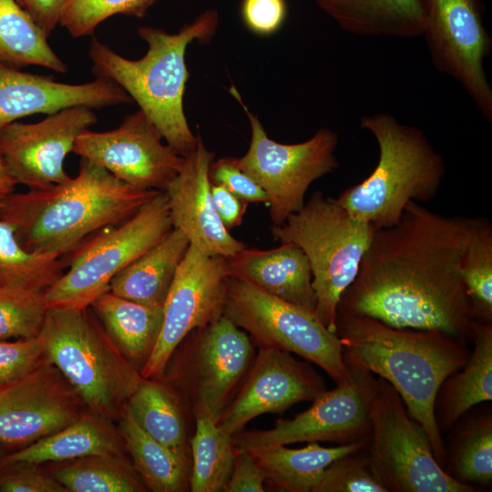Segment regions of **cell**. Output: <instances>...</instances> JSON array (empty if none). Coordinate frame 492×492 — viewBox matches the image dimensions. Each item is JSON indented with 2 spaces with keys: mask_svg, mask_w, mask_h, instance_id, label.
Here are the masks:
<instances>
[{
  "mask_svg": "<svg viewBox=\"0 0 492 492\" xmlns=\"http://www.w3.org/2000/svg\"><path fill=\"white\" fill-rule=\"evenodd\" d=\"M468 227V217L410 201L395 225L374 231L337 312L470 337L476 318L461 272Z\"/></svg>",
  "mask_w": 492,
  "mask_h": 492,
  "instance_id": "1",
  "label": "cell"
},
{
  "mask_svg": "<svg viewBox=\"0 0 492 492\" xmlns=\"http://www.w3.org/2000/svg\"><path fill=\"white\" fill-rule=\"evenodd\" d=\"M336 334L348 368L376 374L401 396L425 431L444 468L446 447L435 417L438 390L469 357L465 340L437 330L396 328L377 319L337 312Z\"/></svg>",
  "mask_w": 492,
  "mask_h": 492,
  "instance_id": "2",
  "label": "cell"
},
{
  "mask_svg": "<svg viewBox=\"0 0 492 492\" xmlns=\"http://www.w3.org/2000/svg\"><path fill=\"white\" fill-rule=\"evenodd\" d=\"M160 190L134 188L81 159L78 173L42 190L4 194L0 220L28 252L64 258L99 231L132 217Z\"/></svg>",
  "mask_w": 492,
  "mask_h": 492,
  "instance_id": "3",
  "label": "cell"
},
{
  "mask_svg": "<svg viewBox=\"0 0 492 492\" xmlns=\"http://www.w3.org/2000/svg\"><path fill=\"white\" fill-rule=\"evenodd\" d=\"M219 13L208 9L174 34L140 26L138 34L148 44L139 59H128L94 37L88 56L91 71L119 86L136 101L166 143L185 158L196 148L199 136L190 128L183 110V96L190 74L185 62L188 46L209 42L219 26Z\"/></svg>",
  "mask_w": 492,
  "mask_h": 492,
  "instance_id": "4",
  "label": "cell"
},
{
  "mask_svg": "<svg viewBox=\"0 0 492 492\" xmlns=\"http://www.w3.org/2000/svg\"><path fill=\"white\" fill-rule=\"evenodd\" d=\"M360 127L374 137L378 160L368 177L346 188L335 200L376 231L395 225L410 201L435 198L446 169L424 130L401 123L390 113L364 116Z\"/></svg>",
  "mask_w": 492,
  "mask_h": 492,
  "instance_id": "5",
  "label": "cell"
},
{
  "mask_svg": "<svg viewBox=\"0 0 492 492\" xmlns=\"http://www.w3.org/2000/svg\"><path fill=\"white\" fill-rule=\"evenodd\" d=\"M39 336L46 360L90 412L106 419L123 414L142 377L88 307H48Z\"/></svg>",
  "mask_w": 492,
  "mask_h": 492,
  "instance_id": "6",
  "label": "cell"
},
{
  "mask_svg": "<svg viewBox=\"0 0 492 492\" xmlns=\"http://www.w3.org/2000/svg\"><path fill=\"white\" fill-rule=\"evenodd\" d=\"M271 231L275 241L294 243L305 253L316 298L314 313L335 333L341 297L358 273L374 228L316 190L283 224L272 225Z\"/></svg>",
  "mask_w": 492,
  "mask_h": 492,
  "instance_id": "7",
  "label": "cell"
},
{
  "mask_svg": "<svg viewBox=\"0 0 492 492\" xmlns=\"http://www.w3.org/2000/svg\"><path fill=\"white\" fill-rule=\"evenodd\" d=\"M173 229L159 191L124 222L95 233L64 257L68 270L45 291L47 307H89L111 280Z\"/></svg>",
  "mask_w": 492,
  "mask_h": 492,
  "instance_id": "8",
  "label": "cell"
},
{
  "mask_svg": "<svg viewBox=\"0 0 492 492\" xmlns=\"http://www.w3.org/2000/svg\"><path fill=\"white\" fill-rule=\"evenodd\" d=\"M369 413L367 453L387 492L475 491L438 464L425 431L408 415L396 390L381 377L374 380Z\"/></svg>",
  "mask_w": 492,
  "mask_h": 492,
  "instance_id": "9",
  "label": "cell"
},
{
  "mask_svg": "<svg viewBox=\"0 0 492 492\" xmlns=\"http://www.w3.org/2000/svg\"><path fill=\"white\" fill-rule=\"evenodd\" d=\"M223 314L243 330L259 349L277 348L293 353L320 366L337 384L351 376L340 339L313 311L231 275Z\"/></svg>",
  "mask_w": 492,
  "mask_h": 492,
  "instance_id": "10",
  "label": "cell"
},
{
  "mask_svg": "<svg viewBox=\"0 0 492 492\" xmlns=\"http://www.w3.org/2000/svg\"><path fill=\"white\" fill-rule=\"evenodd\" d=\"M230 92L242 107L251 130L248 151L237 159V164L265 191L272 225H282L302 208L311 184L339 167L335 155L338 135L321 128L305 141L279 143L267 136L235 87Z\"/></svg>",
  "mask_w": 492,
  "mask_h": 492,
  "instance_id": "11",
  "label": "cell"
},
{
  "mask_svg": "<svg viewBox=\"0 0 492 492\" xmlns=\"http://www.w3.org/2000/svg\"><path fill=\"white\" fill-rule=\"evenodd\" d=\"M425 37L436 69L457 81L487 121H492V87L485 60L492 37L482 0H425Z\"/></svg>",
  "mask_w": 492,
  "mask_h": 492,
  "instance_id": "12",
  "label": "cell"
},
{
  "mask_svg": "<svg viewBox=\"0 0 492 492\" xmlns=\"http://www.w3.org/2000/svg\"><path fill=\"white\" fill-rule=\"evenodd\" d=\"M228 259L210 255L190 244L163 304V321L155 347L139 374L160 379L177 347L194 330L223 314Z\"/></svg>",
  "mask_w": 492,
  "mask_h": 492,
  "instance_id": "13",
  "label": "cell"
},
{
  "mask_svg": "<svg viewBox=\"0 0 492 492\" xmlns=\"http://www.w3.org/2000/svg\"><path fill=\"white\" fill-rule=\"evenodd\" d=\"M348 369L351 376L346 382L323 392L294 418L279 420L267 430L233 435L235 447L254 451L300 442L328 441L340 445L368 442L369 404L375 378L367 371Z\"/></svg>",
  "mask_w": 492,
  "mask_h": 492,
  "instance_id": "14",
  "label": "cell"
},
{
  "mask_svg": "<svg viewBox=\"0 0 492 492\" xmlns=\"http://www.w3.org/2000/svg\"><path fill=\"white\" fill-rule=\"evenodd\" d=\"M141 110L127 115L116 128L84 130L72 152L138 189L165 191L185 158L176 153Z\"/></svg>",
  "mask_w": 492,
  "mask_h": 492,
  "instance_id": "15",
  "label": "cell"
},
{
  "mask_svg": "<svg viewBox=\"0 0 492 492\" xmlns=\"http://www.w3.org/2000/svg\"><path fill=\"white\" fill-rule=\"evenodd\" d=\"M97 122L92 108L76 106L36 123L15 121L0 128V155L15 185L42 190L70 178L64 169L77 138Z\"/></svg>",
  "mask_w": 492,
  "mask_h": 492,
  "instance_id": "16",
  "label": "cell"
},
{
  "mask_svg": "<svg viewBox=\"0 0 492 492\" xmlns=\"http://www.w3.org/2000/svg\"><path fill=\"white\" fill-rule=\"evenodd\" d=\"M85 404L48 361L0 389V443L30 445L78 419Z\"/></svg>",
  "mask_w": 492,
  "mask_h": 492,
  "instance_id": "17",
  "label": "cell"
},
{
  "mask_svg": "<svg viewBox=\"0 0 492 492\" xmlns=\"http://www.w3.org/2000/svg\"><path fill=\"white\" fill-rule=\"evenodd\" d=\"M190 333L187 382L193 411L219 421L254 360V343L224 314Z\"/></svg>",
  "mask_w": 492,
  "mask_h": 492,
  "instance_id": "18",
  "label": "cell"
},
{
  "mask_svg": "<svg viewBox=\"0 0 492 492\" xmlns=\"http://www.w3.org/2000/svg\"><path fill=\"white\" fill-rule=\"evenodd\" d=\"M248 372L218 421L231 436L261 415L284 412L326 391L323 379L312 366L282 349L260 348Z\"/></svg>",
  "mask_w": 492,
  "mask_h": 492,
  "instance_id": "19",
  "label": "cell"
},
{
  "mask_svg": "<svg viewBox=\"0 0 492 492\" xmlns=\"http://www.w3.org/2000/svg\"><path fill=\"white\" fill-rule=\"evenodd\" d=\"M214 153L199 136L195 149L185 157L180 171L165 193L173 228L200 251L228 259L246 245L230 233L216 211L210 177Z\"/></svg>",
  "mask_w": 492,
  "mask_h": 492,
  "instance_id": "20",
  "label": "cell"
},
{
  "mask_svg": "<svg viewBox=\"0 0 492 492\" xmlns=\"http://www.w3.org/2000/svg\"><path fill=\"white\" fill-rule=\"evenodd\" d=\"M131 101L119 86L107 78L67 84L0 62V128L31 115H50L76 106L101 108Z\"/></svg>",
  "mask_w": 492,
  "mask_h": 492,
  "instance_id": "21",
  "label": "cell"
},
{
  "mask_svg": "<svg viewBox=\"0 0 492 492\" xmlns=\"http://www.w3.org/2000/svg\"><path fill=\"white\" fill-rule=\"evenodd\" d=\"M231 275L280 299L314 312L316 298L308 259L292 242L260 250L244 247L228 258Z\"/></svg>",
  "mask_w": 492,
  "mask_h": 492,
  "instance_id": "22",
  "label": "cell"
},
{
  "mask_svg": "<svg viewBox=\"0 0 492 492\" xmlns=\"http://www.w3.org/2000/svg\"><path fill=\"white\" fill-rule=\"evenodd\" d=\"M338 26L353 35L413 38L423 36L425 0H315Z\"/></svg>",
  "mask_w": 492,
  "mask_h": 492,
  "instance_id": "23",
  "label": "cell"
},
{
  "mask_svg": "<svg viewBox=\"0 0 492 492\" xmlns=\"http://www.w3.org/2000/svg\"><path fill=\"white\" fill-rule=\"evenodd\" d=\"M474 350L441 384L435 402L439 431H446L471 407L492 399V321L474 320Z\"/></svg>",
  "mask_w": 492,
  "mask_h": 492,
  "instance_id": "24",
  "label": "cell"
},
{
  "mask_svg": "<svg viewBox=\"0 0 492 492\" xmlns=\"http://www.w3.org/2000/svg\"><path fill=\"white\" fill-rule=\"evenodd\" d=\"M189 246L187 237L173 228L161 241L120 271L111 280L109 291L136 302L163 307Z\"/></svg>",
  "mask_w": 492,
  "mask_h": 492,
  "instance_id": "25",
  "label": "cell"
},
{
  "mask_svg": "<svg viewBox=\"0 0 492 492\" xmlns=\"http://www.w3.org/2000/svg\"><path fill=\"white\" fill-rule=\"evenodd\" d=\"M113 343L138 371L157 343L163 321V307L136 302L109 290L89 305Z\"/></svg>",
  "mask_w": 492,
  "mask_h": 492,
  "instance_id": "26",
  "label": "cell"
},
{
  "mask_svg": "<svg viewBox=\"0 0 492 492\" xmlns=\"http://www.w3.org/2000/svg\"><path fill=\"white\" fill-rule=\"evenodd\" d=\"M123 439L106 423V418L83 414L64 428L40 438L25 448L4 456L0 463L27 462L39 465L89 456H121Z\"/></svg>",
  "mask_w": 492,
  "mask_h": 492,
  "instance_id": "27",
  "label": "cell"
},
{
  "mask_svg": "<svg viewBox=\"0 0 492 492\" xmlns=\"http://www.w3.org/2000/svg\"><path fill=\"white\" fill-rule=\"evenodd\" d=\"M368 442L324 447L310 442L302 448L276 446L249 451L266 474L267 481L288 492H313L324 469L340 456L357 450Z\"/></svg>",
  "mask_w": 492,
  "mask_h": 492,
  "instance_id": "28",
  "label": "cell"
},
{
  "mask_svg": "<svg viewBox=\"0 0 492 492\" xmlns=\"http://www.w3.org/2000/svg\"><path fill=\"white\" fill-rule=\"evenodd\" d=\"M139 427L188 461L186 433L179 401L158 379L142 378L127 404Z\"/></svg>",
  "mask_w": 492,
  "mask_h": 492,
  "instance_id": "29",
  "label": "cell"
},
{
  "mask_svg": "<svg viewBox=\"0 0 492 492\" xmlns=\"http://www.w3.org/2000/svg\"><path fill=\"white\" fill-rule=\"evenodd\" d=\"M120 435L142 482L154 492L183 491L188 461L147 435L129 412L121 415Z\"/></svg>",
  "mask_w": 492,
  "mask_h": 492,
  "instance_id": "30",
  "label": "cell"
},
{
  "mask_svg": "<svg viewBox=\"0 0 492 492\" xmlns=\"http://www.w3.org/2000/svg\"><path fill=\"white\" fill-rule=\"evenodd\" d=\"M48 36L15 0H0V62L17 68L37 66L58 73L67 65L51 48Z\"/></svg>",
  "mask_w": 492,
  "mask_h": 492,
  "instance_id": "31",
  "label": "cell"
},
{
  "mask_svg": "<svg viewBox=\"0 0 492 492\" xmlns=\"http://www.w3.org/2000/svg\"><path fill=\"white\" fill-rule=\"evenodd\" d=\"M194 415L196 430L190 445V488L192 492L224 491L236 455L232 436L210 415L202 412Z\"/></svg>",
  "mask_w": 492,
  "mask_h": 492,
  "instance_id": "32",
  "label": "cell"
},
{
  "mask_svg": "<svg viewBox=\"0 0 492 492\" xmlns=\"http://www.w3.org/2000/svg\"><path fill=\"white\" fill-rule=\"evenodd\" d=\"M4 194L0 192V199ZM66 267L64 258L24 250L14 228L0 220V285L46 291L61 277Z\"/></svg>",
  "mask_w": 492,
  "mask_h": 492,
  "instance_id": "33",
  "label": "cell"
},
{
  "mask_svg": "<svg viewBox=\"0 0 492 492\" xmlns=\"http://www.w3.org/2000/svg\"><path fill=\"white\" fill-rule=\"evenodd\" d=\"M445 466V471L459 482L491 483V413L472 417L460 426L446 455Z\"/></svg>",
  "mask_w": 492,
  "mask_h": 492,
  "instance_id": "34",
  "label": "cell"
},
{
  "mask_svg": "<svg viewBox=\"0 0 492 492\" xmlns=\"http://www.w3.org/2000/svg\"><path fill=\"white\" fill-rule=\"evenodd\" d=\"M121 456H89L67 464L52 475L70 492H138L143 482Z\"/></svg>",
  "mask_w": 492,
  "mask_h": 492,
  "instance_id": "35",
  "label": "cell"
},
{
  "mask_svg": "<svg viewBox=\"0 0 492 492\" xmlns=\"http://www.w3.org/2000/svg\"><path fill=\"white\" fill-rule=\"evenodd\" d=\"M461 272L476 320L492 321V225L486 218H469Z\"/></svg>",
  "mask_w": 492,
  "mask_h": 492,
  "instance_id": "36",
  "label": "cell"
},
{
  "mask_svg": "<svg viewBox=\"0 0 492 492\" xmlns=\"http://www.w3.org/2000/svg\"><path fill=\"white\" fill-rule=\"evenodd\" d=\"M47 309L45 291L0 285V340L38 336Z\"/></svg>",
  "mask_w": 492,
  "mask_h": 492,
  "instance_id": "37",
  "label": "cell"
},
{
  "mask_svg": "<svg viewBox=\"0 0 492 492\" xmlns=\"http://www.w3.org/2000/svg\"><path fill=\"white\" fill-rule=\"evenodd\" d=\"M155 0H69L59 25L74 37L91 36L114 15L141 18Z\"/></svg>",
  "mask_w": 492,
  "mask_h": 492,
  "instance_id": "38",
  "label": "cell"
},
{
  "mask_svg": "<svg viewBox=\"0 0 492 492\" xmlns=\"http://www.w3.org/2000/svg\"><path fill=\"white\" fill-rule=\"evenodd\" d=\"M313 492H387L374 475L367 445L332 462Z\"/></svg>",
  "mask_w": 492,
  "mask_h": 492,
  "instance_id": "39",
  "label": "cell"
},
{
  "mask_svg": "<svg viewBox=\"0 0 492 492\" xmlns=\"http://www.w3.org/2000/svg\"><path fill=\"white\" fill-rule=\"evenodd\" d=\"M46 361L39 335L15 342L0 340V389L27 375Z\"/></svg>",
  "mask_w": 492,
  "mask_h": 492,
  "instance_id": "40",
  "label": "cell"
},
{
  "mask_svg": "<svg viewBox=\"0 0 492 492\" xmlns=\"http://www.w3.org/2000/svg\"><path fill=\"white\" fill-rule=\"evenodd\" d=\"M27 462L0 463V491L3 492H66L52 476Z\"/></svg>",
  "mask_w": 492,
  "mask_h": 492,
  "instance_id": "41",
  "label": "cell"
},
{
  "mask_svg": "<svg viewBox=\"0 0 492 492\" xmlns=\"http://www.w3.org/2000/svg\"><path fill=\"white\" fill-rule=\"evenodd\" d=\"M210 177L212 184L223 186L248 204H268L265 191L239 168L235 158H221L212 161Z\"/></svg>",
  "mask_w": 492,
  "mask_h": 492,
  "instance_id": "42",
  "label": "cell"
},
{
  "mask_svg": "<svg viewBox=\"0 0 492 492\" xmlns=\"http://www.w3.org/2000/svg\"><path fill=\"white\" fill-rule=\"evenodd\" d=\"M287 14L285 0H242L241 16L253 33L268 36L277 32Z\"/></svg>",
  "mask_w": 492,
  "mask_h": 492,
  "instance_id": "43",
  "label": "cell"
},
{
  "mask_svg": "<svg viewBox=\"0 0 492 492\" xmlns=\"http://www.w3.org/2000/svg\"><path fill=\"white\" fill-rule=\"evenodd\" d=\"M266 474L246 449L236 448V455L225 492H263Z\"/></svg>",
  "mask_w": 492,
  "mask_h": 492,
  "instance_id": "44",
  "label": "cell"
},
{
  "mask_svg": "<svg viewBox=\"0 0 492 492\" xmlns=\"http://www.w3.org/2000/svg\"><path fill=\"white\" fill-rule=\"evenodd\" d=\"M46 36L59 25L69 0H15Z\"/></svg>",
  "mask_w": 492,
  "mask_h": 492,
  "instance_id": "45",
  "label": "cell"
},
{
  "mask_svg": "<svg viewBox=\"0 0 492 492\" xmlns=\"http://www.w3.org/2000/svg\"><path fill=\"white\" fill-rule=\"evenodd\" d=\"M211 195L216 211L224 227L230 231L240 226L248 203L220 184L211 183Z\"/></svg>",
  "mask_w": 492,
  "mask_h": 492,
  "instance_id": "46",
  "label": "cell"
},
{
  "mask_svg": "<svg viewBox=\"0 0 492 492\" xmlns=\"http://www.w3.org/2000/svg\"><path fill=\"white\" fill-rule=\"evenodd\" d=\"M15 184L10 178L4 160L0 155V192L9 193L14 191Z\"/></svg>",
  "mask_w": 492,
  "mask_h": 492,
  "instance_id": "47",
  "label": "cell"
},
{
  "mask_svg": "<svg viewBox=\"0 0 492 492\" xmlns=\"http://www.w3.org/2000/svg\"><path fill=\"white\" fill-rule=\"evenodd\" d=\"M2 455V449L0 448V456Z\"/></svg>",
  "mask_w": 492,
  "mask_h": 492,
  "instance_id": "48",
  "label": "cell"
}]
</instances>
